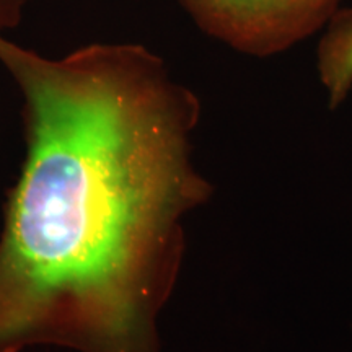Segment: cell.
Instances as JSON below:
<instances>
[{
    "label": "cell",
    "instance_id": "7a4b0ae2",
    "mask_svg": "<svg viewBox=\"0 0 352 352\" xmlns=\"http://www.w3.org/2000/svg\"><path fill=\"white\" fill-rule=\"evenodd\" d=\"M209 36L243 54H279L328 25L341 0H178Z\"/></svg>",
    "mask_w": 352,
    "mask_h": 352
},
{
    "label": "cell",
    "instance_id": "277c9868",
    "mask_svg": "<svg viewBox=\"0 0 352 352\" xmlns=\"http://www.w3.org/2000/svg\"><path fill=\"white\" fill-rule=\"evenodd\" d=\"M26 0H0V33L7 34L21 23Z\"/></svg>",
    "mask_w": 352,
    "mask_h": 352
},
{
    "label": "cell",
    "instance_id": "3957f363",
    "mask_svg": "<svg viewBox=\"0 0 352 352\" xmlns=\"http://www.w3.org/2000/svg\"><path fill=\"white\" fill-rule=\"evenodd\" d=\"M318 76L329 108H338L352 90V8L338 10L328 21L318 46Z\"/></svg>",
    "mask_w": 352,
    "mask_h": 352
},
{
    "label": "cell",
    "instance_id": "6da1fadb",
    "mask_svg": "<svg viewBox=\"0 0 352 352\" xmlns=\"http://www.w3.org/2000/svg\"><path fill=\"white\" fill-rule=\"evenodd\" d=\"M25 157L0 230V352H164L186 219L214 196L195 164L201 101L155 52L44 56L0 33Z\"/></svg>",
    "mask_w": 352,
    "mask_h": 352
}]
</instances>
